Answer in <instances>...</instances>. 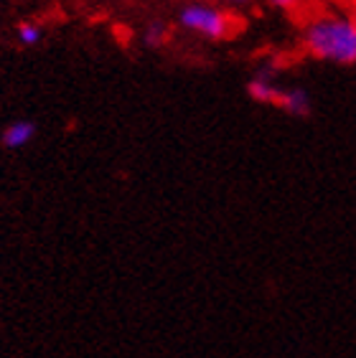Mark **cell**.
Masks as SVG:
<instances>
[{
	"label": "cell",
	"mask_w": 356,
	"mask_h": 358,
	"mask_svg": "<svg viewBox=\"0 0 356 358\" xmlns=\"http://www.w3.org/2000/svg\"><path fill=\"white\" fill-rule=\"evenodd\" d=\"M36 124L31 122V120H13V122H8L6 127H3V132H0V143H3V148H8V150H23V148H28V145L34 143L36 138Z\"/></svg>",
	"instance_id": "obj_4"
},
{
	"label": "cell",
	"mask_w": 356,
	"mask_h": 358,
	"mask_svg": "<svg viewBox=\"0 0 356 358\" xmlns=\"http://www.w3.org/2000/svg\"><path fill=\"white\" fill-rule=\"evenodd\" d=\"M278 110L288 112L293 117H308L310 115V96L306 90H298V87H282L280 102H278Z\"/></svg>",
	"instance_id": "obj_5"
},
{
	"label": "cell",
	"mask_w": 356,
	"mask_h": 358,
	"mask_svg": "<svg viewBox=\"0 0 356 358\" xmlns=\"http://www.w3.org/2000/svg\"><path fill=\"white\" fill-rule=\"evenodd\" d=\"M247 94L249 99L257 104H265V107H278L282 94V87L275 82V76L270 71H260L254 74L249 82H247Z\"/></svg>",
	"instance_id": "obj_3"
},
{
	"label": "cell",
	"mask_w": 356,
	"mask_h": 358,
	"mask_svg": "<svg viewBox=\"0 0 356 358\" xmlns=\"http://www.w3.org/2000/svg\"><path fill=\"white\" fill-rule=\"evenodd\" d=\"M265 3L275 10H282V13H303L308 6V0H265Z\"/></svg>",
	"instance_id": "obj_8"
},
{
	"label": "cell",
	"mask_w": 356,
	"mask_h": 358,
	"mask_svg": "<svg viewBox=\"0 0 356 358\" xmlns=\"http://www.w3.org/2000/svg\"><path fill=\"white\" fill-rule=\"evenodd\" d=\"M143 43L148 48H160V46H165L168 43V38H171V31H168V26L165 23H160V21H151L148 26L143 28Z\"/></svg>",
	"instance_id": "obj_7"
},
{
	"label": "cell",
	"mask_w": 356,
	"mask_h": 358,
	"mask_svg": "<svg viewBox=\"0 0 356 358\" xmlns=\"http://www.w3.org/2000/svg\"><path fill=\"white\" fill-rule=\"evenodd\" d=\"M214 3H219V6H224V8H242V6H247L249 0H214Z\"/></svg>",
	"instance_id": "obj_9"
},
{
	"label": "cell",
	"mask_w": 356,
	"mask_h": 358,
	"mask_svg": "<svg viewBox=\"0 0 356 358\" xmlns=\"http://www.w3.org/2000/svg\"><path fill=\"white\" fill-rule=\"evenodd\" d=\"M15 41L23 48H34L43 41V28L36 21H21L15 26Z\"/></svg>",
	"instance_id": "obj_6"
},
{
	"label": "cell",
	"mask_w": 356,
	"mask_h": 358,
	"mask_svg": "<svg viewBox=\"0 0 356 358\" xmlns=\"http://www.w3.org/2000/svg\"><path fill=\"white\" fill-rule=\"evenodd\" d=\"M178 26L184 28L186 34L212 43L229 41L240 31V21L232 13V8H224L214 0H189V3H184L178 10Z\"/></svg>",
	"instance_id": "obj_2"
},
{
	"label": "cell",
	"mask_w": 356,
	"mask_h": 358,
	"mask_svg": "<svg viewBox=\"0 0 356 358\" xmlns=\"http://www.w3.org/2000/svg\"><path fill=\"white\" fill-rule=\"evenodd\" d=\"M351 13H354V18H356V0L351 3Z\"/></svg>",
	"instance_id": "obj_10"
},
{
	"label": "cell",
	"mask_w": 356,
	"mask_h": 358,
	"mask_svg": "<svg viewBox=\"0 0 356 358\" xmlns=\"http://www.w3.org/2000/svg\"><path fill=\"white\" fill-rule=\"evenodd\" d=\"M303 51L321 64L354 66L356 64V18L351 8L321 6L303 15Z\"/></svg>",
	"instance_id": "obj_1"
}]
</instances>
